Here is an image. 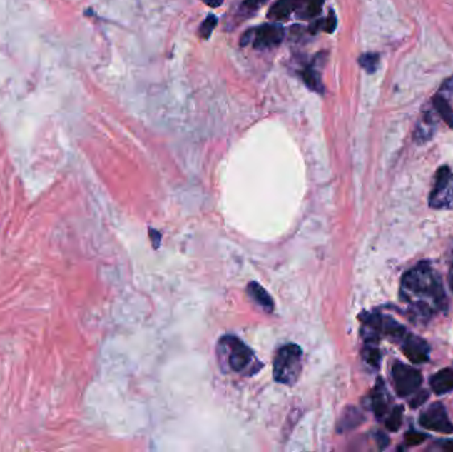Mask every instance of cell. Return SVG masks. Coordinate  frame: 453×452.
I'll use <instances>...</instances> for the list:
<instances>
[{"instance_id":"obj_15","label":"cell","mask_w":453,"mask_h":452,"mask_svg":"<svg viewBox=\"0 0 453 452\" xmlns=\"http://www.w3.org/2000/svg\"><path fill=\"white\" fill-rule=\"evenodd\" d=\"M380 333H385L394 338H402L403 334L406 333V329L400 323H397L394 318L387 317V316H382L380 317Z\"/></svg>"},{"instance_id":"obj_28","label":"cell","mask_w":453,"mask_h":452,"mask_svg":"<svg viewBox=\"0 0 453 452\" xmlns=\"http://www.w3.org/2000/svg\"><path fill=\"white\" fill-rule=\"evenodd\" d=\"M439 446H440L443 450L453 452V439H451V441H440Z\"/></svg>"},{"instance_id":"obj_24","label":"cell","mask_w":453,"mask_h":452,"mask_svg":"<svg viewBox=\"0 0 453 452\" xmlns=\"http://www.w3.org/2000/svg\"><path fill=\"white\" fill-rule=\"evenodd\" d=\"M428 396H429L428 391H426V390H420L417 394L414 396L412 401L409 402V406L412 407V408H417V407L422 406V405L426 402L427 399H428Z\"/></svg>"},{"instance_id":"obj_16","label":"cell","mask_w":453,"mask_h":452,"mask_svg":"<svg viewBox=\"0 0 453 452\" xmlns=\"http://www.w3.org/2000/svg\"><path fill=\"white\" fill-rule=\"evenodd\" d=\"M362 421H363V416H362L361 413H360L357 408L350 407V408H347V410L345 411V414H343L342 418H341L338 430H340L341 433L346 431V430H352L354 427H357L360 423H362Z\"/></svg>"},{"instance_id":"obj_7","label":"cell","mask_w":453,"mask_h":452,"mask_svg":"<svg viewBox=\"0 0 453 452\" xmlns=\"http://www.w3.org/2000/svg\"><path fill=\"white\" fill-rule=\"evenodd\" d=\"M220 346L225 351L227 354V361H228V366L233 371H243L250 366V361H252V351L250 348L240 341L236 337L227 336L220 341Z\"/></svg>"},{"instance_id":"obj_2","label":"cell","mask_w":453,"mask_h":452,"mask_svg":"<svg viewBox=\"0 0 453 452\" xmlns=\"http://www.w3.org/2000/svg\"><path fill=\"white\" fill-rule=\"evenodd\" d=\"M302 351L296 343H287L278 349L273 361V377L283 385H293L301 374Z\"/></svg>"},{"instance_id":"obj_13","label":"cell","mask_w":453,"mask_h":452,"mask_svg":"<svg viewBox=\"0 0 453 452\" xmlns=\"http://www.w3.org/2000/svg\"><path fill=\"white\" fill-rule=\"evenodd\" d=\"M248 293L250 297L261 305L267 312H272L273 311V300L270 298V296L268 295V292L263 288V286L256 284V283H250L248 286Z\"/></svg>"},{"instance_id":"obj_14","label":"cell","mask_w":453,"mask_h":452,"mask_svg":"<svg viewBox=\"0 0 453 452\" xmlns=\"http://www.w3.org/2000/svg\"><path fill=\"white\" fill-rule=\"evenodd\" d=\"M432 105L436 113L440 116V119L444 121L445 124L453 129V109L452 105L449 102L444 100L443 97H440L439 94H435L432 99Z\"/></svg>"},{"instance_id":"obj_23","label":"cell","mask_w":453,"mask_h":452,"mask_svg":"<svg viewBox=\"0 0 453 452\" xmlns=\"http://www.w3.org/2000/svg\"><path fill=\"white\" fill-rule=\"evenodd\" d=\"M426 434H422V433H417V431H408L406 434V443L408 446H419V444L423 443L426 441Z\"/></svg>"},{"instance_id":"obj_19","label":"cell","mask_w":453,"mask_h":452,"mask_svg":"<svg viewBox=\"0 0 453 452\" xmlns=\"http://www.w3.org/2000/svg\"><path fill=\"white\" fill-rule=\"evenodd\" d=\"M402 419H403V407H394V410L390 414L389 419L386 421L387 430L392 431V433H397L402 425Z\"/></svg>"},{"instance_id":"obj_12","label":"cell","mask_w":453,"mask_h":452,"mask_svg":"<svg viewBox=\"0 0 453 452\" xmlns=\"http://www.w3.org/2000/svg\"><path fill=\"white\" fill-rule=\"evenodd\" d=\"M431 388L437 396L449 393L453 390V370L444 369L437 371L431 378Z\"/></svg>"},{"instance_id":"obj_27","label":"cell","mask_w":453,"mask_h":452,"mask_svg":"<svg viewBox=\"0 0 453 452\" xmlns=\"http://www.w3.org/2000/svg\"><path fill=\"white\" fill-rule=\"evenodd\" d=\"M378 444H380V450H383V448H386L387 446H389V438L386 436L385 434L378 435Z\"/></svg>"},{"instance_id":"obj_5","label":"cell","mask_w":453,"mask_h":452,"mask_svg":"<svg viewBox=\"0 0 453 452\" xmlns=\"http://www.w3.org/2000/svg\"><path fill=\"white\" fill-rule=\"evenodd\" d=\"M429 207L436 210H453V173L448 166L437 169L435 185L429 195Z\"/></svg>"},{"instance_id":"obj_8","label":"cell","mask_w":453,"mask_h":452,"mask_svg":"<svg viewBox=\"0 0 453 452\" xmlns=\"http://www.w3.org/2000/svg\"><path fill=\"white\" fill-rule=\"evenodd\" d=\"M420 425L427 430L437 431L442 434L453 433V425L448 418L447 410L442 403H434L420 416Z\"/></svg>"},{"instance_id":"obj_1","label":"cell","mask_w":453,"mask_h":452,"mask_svg":"<svg viewBox=\"0 0 453 452\" xmlns=\"http://www.w3.org/2000/svg\"><path fill=\"white\" fill-rule=\"evenodd\" d=\"M444 293L440 277L426 261L409 269L402 278L400 297L411 303L412 313L420 320L429 318L436 309H443Z\"/></svg>"},{"instance_id":"obj_6","label":"cell","mask_w":453,"mask_h":452,"mask_svg":"<svg viewBox=\"0 0 453 452\" xmlns=\"http://www.w3.org/2000/svg\"><path fill=\"white\" fill-rule=\"evenodd\" d=\"M392 377L395 390L399 397H408L415 393L422 385V373L419 370L409 368L402 362H395L392 366Z\"/></svg>"},{"instance_id":"obj_22","label":"cell","mask_w":453,"mask_h":452,"mask_svg":"<svg viewBox=\"0 0 453 452\" xmlns=\"http://www.w3.org/2000/svg\"><path fill=\"white\" fill-rule=\"evenodd\" d=\"M436 94H439L440 97H443L444 100L449 102L451 105L453 104V74L451 77H448L447 80L443 81L442 84V86H440V89H439V92L436 93Z\"/></svg>"},{"instance_id":"obj_11","label":"cell","mask_w":453,"mask_h":452,"mask_svg":"<svg viewBox=\"0 0 453 452\" xmlns=\"http://www.w3.org/2000/svg\"><path fill=\"white\" fill-rule=\"evenodd\" d=\"M436 121L435 116L431 111H424L423 117L417 124V130H415V139L417 142H426L432 139V136L435 134Z\"/></svg>"},{"instance_id":"obj_9","label":"cell","mask_w":453,"mask_h":452,"mask_svg":"<svg viewBox=\"0 0 453 452\" xmlns=\"http://www.w3.org/2000/svg\"><path fill=\"white\" fill-rule=\"evenodd\" d=\"M402 351L412 363H424L429 358L428 343L415 334H409L406 337Z\"/></svg>"},{"instance_id":"obj_20","label":"cell","mask_w":453,"mask_h":452,"mask_svg":"<svg viewBox=\"0 0 453 452\" xmlns=\"http://www.w3.org/2000/svg\"><path fill=\"white\" fill-rule=\"evenodd\" d=\"M363 358L365 361L374 366V368H378L380 363V353L375 346H372V343H367V346L365 348L363 351Z\"/></svg>"},{"instance_id":"obj_10","label":"cell","mask_w":453,"mask_h":452,"mask_svg":"<svg viewBox=\"0 0 453 452\" xmlns=\"http://www.w3.org/2000/svg\"><path fill=\"white\" fill-rule=\"evenodd\" d=\"M390 406V397L383 379H378L374 391L371 394V407L377 418H382L387 413Z\"/></svg>"},{"instance_id":"obj_3","label":"cell","mask_w":453,"mask_h":452,"mask_svg":"<svg viewBox=\"0 0 453 452\" xmlns=\"http://www.w3.org/2000/svg\"><path fill=\"white\" fill-rule=\"evenodd\" d=\"M325 0H278L268 12V18L280 21L296 12L297 18L310 20L321 14Z\"/></svg>"},{"instance_id":"obj_21","label":"cell","mask_w":453,"mask_h":452,"mask_svg":"<svg viewBox=\"0 0 453 452\" xmlns=\"http://www.w3.org/2000/svg\"><path fill=\"white\" fill-rule=\"evenodd\" d=\"M216 24H218V19H216V16L208 15L207 18L204 19L202 26L199 28V35L204 37V39H208V37L211 36V34H213V29L216 27Z\"/></svg>"},{"instance_id":"obj_26","label":"cell","mask_w":453,"mask_h":452,"mask_svg":"<svg viewBox=\"0 0 453 452\" xmlns=\"http://www.w3.org/2000/svg\"><path fill=\"white\" fill-rule=\"evenodd\" d=\"M335 27H337V18H335L334 11H330V14H329L327 19L324 20V29L326 32L332 34L334 29H335Z\"/></svg>"},{"instance_id":"obj_25","label":"cell","mask_w":453,"mask_h":452,"mask_svg":"<svg viewBox=\"0 0 453 452\" xmlns=\"http://www.w3.org/2000/svg\"><path fill=\"white\" fill-rule=\"evenodd\" d=\"M265 1H268V0H244L243 9L245 12H253V11L260 9Z\"/></svg>"},{"instance_id":"obj_29","label":"cell","mask_w":453,"mask_h":452,"mask_svg":"<svg viewBox=\"0 0 453 452\" xmlns=\"http://www.w3.org/2000/svg\"><path fill=\"white\" fill-rule=\"evenodd\" d=\"M224 0H204V3H207L210 7H219L222 6Z\"/></svg>"},{"instance_id":"obj_18","label":"cell","mask_w":453,"mask_h":452,"mask_svg":"<svg viewBox=\"0 0 453 452\" xmlns=\"http://www.w3.org/2000/svg\"><path fill=\"white\" fill-rule=\"evenodd\" d=\"M380 56L378 54H363L358 63L367 74H375L380 68Z\"/></svg>"},{"instance_id":"obj_30","label":"cell","mask_w":453,"mask_h":452,"mask_svg":"<svg viewBox=\"0 0 453 452\" xmlns=\"http://www.w3.org/2000/svg\"><path fill=\"white\" fill-rule=\"evenodd\" d=\"M448 281H449V286H451L453 292V264L452 267H451V271H449V275H448Z\"/></svg>"},{"instance_id":"obj_4","label":"cell","mask_w":453,"mask_h":452,"mask_svg":"<svg viewBox=\"0 0 453 452\" xmlns=\"http://www.w3.org/2000/svg\"><path fill=\"white\" fill-rule=\"evenodd\" d=\"M285 37V31L278 23H267L260 27L252 28L244 32L241 46L252 43L256 49H270L280 46Z\"/></svg>"},{"instance_id":"obj_17","label":"cell","mask_w":453,"mask_h":452,"mask_svg":"<svg viewBox=\"0 0 453 452\" xmlns=\"http://www.w3.org/2000/svg\"><path fill=\"white\" fill-rule=\"evenodd\" d=\"M301 77H302L304 83H305L312 91H315V92L317 93L324 92V85L321 83L320 74H317L313 68H306V69H304L302 74H301Z\"/></svg>"}]
</instances>
